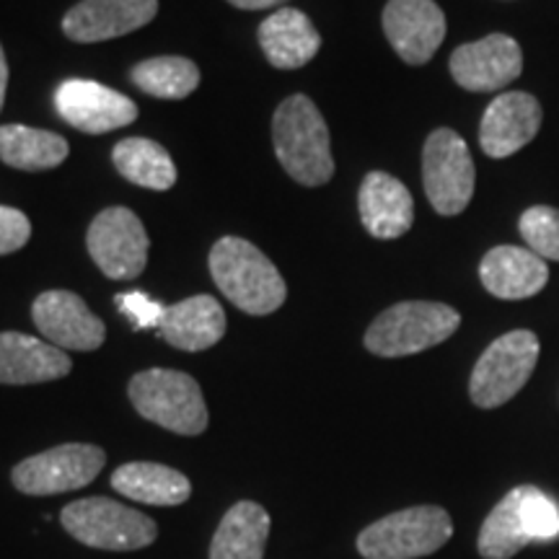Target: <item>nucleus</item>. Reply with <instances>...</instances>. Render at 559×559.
Masks as SVG:
<instances>
[{
    "instance_id": "8",
    "label": "nucleus",
    "mask_w": 559,
    "mask_h": 559,
    "mask_svg": "<svg viewBox=\"0 0 559 559\" xmlns=\"http://www.w3.org/2000/svg\"><path fill=\"white\" fill-rule=\"evenodd\" d=\"M539 353V337L528 330H513L495 340L472 370V402L481 409L508 404L528 383Z\"/></svg>"
},
{
    "instance_id": "15",
    "label": "nucleus",
    "mask_w": 559,
    "mask_h": 559,
    "mask_svg": "<svg viewBox=\"0 0 559 559\" xmlns=\"http://www.w3.org/2000/svg\"><path fill=\"white\" fill-rule=\"evenodd\" d=\"M32 317L50 345L75 353H91L107 340V326L70 290H47L34 300Z\"/></svg>"
},
{
    "instance_id": "5",
    "label": "nucleus",
    "mask_w": 559,
    "mask_h": 559,
    "mask_svg": "<svg viewBox=\"0 0 559 559\" xmlns=\"http://www.w3.org/2000/svg\"><path fill=\"white\" fill-rule=\"evenodd\" d=\"M140 417L179 436H200L207 428V407L200 383L181 370L151 368L132 376L128 386Z\"/></svg>"
},
{
    "instance_id": "20",
    "label": "nucleus",
    "mask_w": 559,
    "mask_h": 559,
    "mask_svg": "<svg viewBox=\"0 0 559 559\" xmlns=\"http://www.w3.org/2000/svg\"><path fill=\"white\" fill-rule=\"evenodd\" d=\"M73 368L66 349L21 332H0V383L29 386L66 379Z\"/></svg>"
},
{
    "instance_id": "28",
    "label": "nucleus",
    "mask_w": 559,
    "mask_h": 559,
    "mask_svg": "<svg viewBox=\"0 0 559 559\" xmlns=\"http://www.w3.org/2000/svg\"><path fill=\"white\" fill-rule=\"evenodd\" d=\"M519 230L526 247L542 260L559 262V207L534 205L521 215Z\"/></svg>"
},
{
    "instance_id": "32",
    "label": "nucleus",
    "mask_w": 559,
    "mask_h": 559,
    "mask_svg": "<svg viewBox=\"0 0 559 559\" xmlns=\"http://www.w3.org/2000/svg\"><path fill=\"white\" fill-rule=\"evenodd\" d=\"M5 88H9V62H5L3 45H0V109H3L5 102Z\"/></svg>"
},
{
    "instance_id": "23",
    "label": "nucleus",
    "mask_w": 559,
    "mask_h": 559,
    "mask_svg": "<svg viewBox=\"0 0 559 559\" xmlns=\"http://www.w3.org/2000/svg\"><path fill=\"white\" fill-rule=\"evenodd\" d=\"M111 487L143 506L174 508L190 500L192 485L185 474L153 461H130L111 474Z\"/></svg>"
},
{
    "instance_id": "17",
    "label": "nucleus",
    "mask_w": 559,
    "mask_h": 559,
    "mask_svg": "<svg viewBox=\"0 0 559 559\" xmlns=\"http://www.w3.org/2000/svg\"><path fill=\"white\" fill-rule=\"evenodd\" d=\"M158 13V0H81L62 19L73 41H107L143 29Z\"/></svg>"
},
{
    "instance_id": "22",
    "label": "nucleus",
    "mask_w": 559,
    "mask_h": 559,
    "mask_svg": "<svg viewBox=\"0 0 559 559\" xmlns=\"http://www.w3.org/2000/svg\"><path fill=\"white\" fill-rule=\"evenodd\" d=\"M260 45L272 66L296 70L309 66L321 50V34L298 9H280L262 21Z\"/></svg>"
},
{
    "instance_id": "3",
    "label": "nucleus",
    "mask_w": 559,
    "mask_h": 559,
    "mask_svg": "<svg viewBox=\"0 0 559 559\" xmlns=\"http://www.w3.org/2000/svg\"><path fill=\"white\" fill-rule=\"evenodd\" d=\"M559 536V506L542 489L523 485L510 489L479 528V555L485 559H510L534 542Z\"/></svg>"
},
{
    "instance_id": "27",
    "label": "nucleus",
    "mask_w": 559,
    "mask_h": 559,
    "mask_svg": "<svg viewBox=\"0 0 559 559\" xmlns=\"http://www.w3.org/2000/svg\"><path fill=\"white\" fill-rule=\"evenodd\" d=\"M132 83L156 99H187L200 86V68L187 58H153L132 68Z\"/></svg>"
},
{
    "instance_id": "7",
    "label": "nucleus",
    "mask_w": 559,
    "mask_h": 559,
    "mask_svg": "<svg viewBox=\"0 0 559 559\" xmlns=\"http://www.w3.org/2000/svg\"><path fill=\"white\" fill-rule=\"evenodd\" d=\"M451 536L453 523L443 508L417 506L370 523L358 536V551L366 559H419L449 544Z\"/></svg>"
},
{
    "instance_id": "21",
    "label": "nucleus",
    "mask_w": 559,
    "mask_h": 559,
    "mask_svg": "<svg viewBox=\"0 0 559 559\" xmlns=\"http://www.w3.org/2000/svg\"><path fill=\"white\" fill-rule=\"evenodd\" d=\"M158 332L171 347L200 353V349H210L223 340L226 311L213 296L185 298L179 304L166 306Z\"/></svg>"
},
{
    "instance_id": "30",
    "label": "nucleus",
    "mask_w": 559,
    "mask_h": 559,
    "mask_svg": "<svg viewBox=\"0 0 559 559\" xmlns=\"http://www.w3.org/2000/svg\"><path fill=\"white\" fill-rule=\"evenodd\" d=\"M32 223L16 207L0 205V257L13 254L29 241Z\"/></svg>"
},
{
    "instance_id": "13",
    "label": "nucleus",
    "mask_w": 559,
    "mask_h": 559,
    "mask_svg": "<svg viewBox=\"0 0 559 559\" xmlns=\"http://www.w3.org/2000/svg\"><path fill=\"white\" fill-rule=\"evenodd\" d=\"M55 107L70 128L86 132V135L120 130L124 124L135 122L138 117V107L120 91L81 79L60 83L55 91Z\"/></svg>"
},
{
    "instance_id": "1",
    "label": "nucleus",
    "mask_w": 559,
    "mask_h": 559,
    "mask_svg": "<svg viewBox=\"0 0 559 559\" xmlns=\"http://www.w3.org/2000/svg\"><path fill=\"white\" fill-rule=\"evenodd\" d=\"M277 160L298 185L321 187L334 177L330 128L317 104L298 94L280 104L272 120Z\"/></svg>"
},
{
    "instance_id": "11",
    "label": "nucleus",
    "mask_w": 559,
    "mask_h": 559,
    "mask_svg": "<svg viewBox=\"0 0 559 559\" xmlns=\"http://www.w3.org/2000/svg\"><path fill=\"white\" fill-rule=\"evenodd\" d=\"M88 254L111 280H132L148 262V234L128 207H107L91 223Z\"/></svg>"
},
{
    "instance_id": "4",
    "label": "nucleus",
    "mask_w": 559,
    "mask_h": 559,
    "mask_svg": "<svg viewBox=\"0 0 559 559\" xmlns=\"http://www.w3.org/2000/svg\"><path fill=\"white\" fill-rule=\"evenodd\" d=\"M461 326V313L436 300H404L376 317L366 347L379 358H404L440 345Z\"/></svg>"
},
{
    "instance_id": "10",
    "label": "nucleus",
    "mask_w": 559,
    "mask_h": 559,
    "mask_svg": "<svg viewBox=\"0 0 559 559\" xmlns=\"http://www.w3.org/2000/svg\"><path fill=\"white\" fill-rule=\"evenodd\" d=\"M104 464H107V453L99 445L66 443L24 459L13 466L11 479L19 492L45 498V495L73 492L91 485L99 477Z\"/></svg>"
},
{
    "instance_id": "2",
    "label": "nucleus",
    "mask_w": 559,
    "mask_h": 559,
    "mask_svg": "<svg viewBox=\"0 0 559 559\" xmlns=\"http://www.w3.org/2000/svg\"><path fill=\"white\" fill-rule=\"evenodd\" d=\"M210 275L236 309L267 317L288 298L285 280L254 243L226 236L210 251Z\"/></svg>"
},
{
    "instance_id": "26",
    "label": "nucleus",
    "mask_w": 559,
    "mask_h": 559,
    "mask_svg": "<svg viewBox=\"0 0 559 559\" xmlns=\"http://www.w3.org/2000/svg\"><path fill=\"white\" fill-rule=\"evenodd\" d=\"M115 166L124 179L132 185L145 187V190H171L174 181H177V169H174V160L166 153L164 145L153 143L148 138H128L122 143H117L115 153Z\"/></svg>"
},
{
    "instance_id": "9",
    "label": "nucleus",
    "mask_w": 559,
    "mask_h": 559,
    "mask_svg": "<svg viewBox=\"0 0 559 559\" xmlns=\"http://www.w3.org/2000/svg\"><path fill=\"white\" fill-rule=\"evenodd\" d=\"M423 185L440 215H459L469 207L477 169L466 140L449 128L430 132L423 148Z\"/></svg>"
},
{
    "instance_id": "12",
    "label": "nucleus",
    "mask_w": 559,
    "mask_h": 559,
    "mask_svg": "<svg viewBox=\"0 0 559 559\" xmlns=\"http://www.w3.org/2000/svg\"><path fill=\"white\" fill-rule=\"evenodd\" d=\"M449 68L461 88L474 94H495L523 73V52L513 37L495 32L485 39L456 47Z\"/></svg>"
},
{
    "instance_id": "29",
    "label": "nucleus",
    "mask_w": 559,
    "mask_h": 559,
    "mask_svg": "<svg viewBox=\"0 0 559 559\" xmlns=\"http://www.w3.org/2000/svg\"><path fill=\"white\" fill-rule=\"evenodd\" d=\"M115 304L135 330H158L166 313V306H160L158 300H153L151 296H145V293L140 290L120 293V296L115 298Z\"/></svg>"
},
{
    "instance_id": "24",
    "label": "nucleus",
    "mask_w": 559,
    "mask_h": 559,
    "mask_svg": "<svg viewBox=\"0 0 559 559\" xmlns=\"http://www.w3.org/2000/svg\"><path fill=\"white\" fill-rule=\"evenodd\" d=\"M270 536V513L260 502L241 500L223 515L210 559H264V547Z\"/></svg>"
},
{
    "instance_id": "19",
    "label": "nucleus",
    "mask_w": 559,
    "mask_h": 559,
    "mask_svg": "<svg viewBox=\"0 0 559 559\" xmlns=\"http://www.w3.org/2000/svg\"><path fill=\"white\" fill-rule=\"evenodd\" d=\"M362 226L373 239H400L415 221V200L400 179L386 171H370L358 192Z\"/></svg>"
},
{
    "instance_id": "16",
    "label": "nucleus",
    "mask_w": 559,
    "mask_h": 559,
    "mask_svg": "<svg viewBox=\"0 0 559 559\" xmlns=\"http://www.w3.org/2000/svg\"><path fill=\"white\" fill-rule=\"evenodd\" d=\"M383 32L407 66H425L445 39V13L436 0H389Z\"/></svg>"
},
{
    "instance_id": "14",
    "label": "nucleus",
    "mask_w": 559,
    "mask_h": 559,
    "mask_svg": "<svg viewBox=\"0 0 559 559\" xmlns=\"http://www.w3.org/2000/svg\"><path fill=\"white\" fill-rule=\"evenodd\" d=\"M544 111L526 91H506L495 96L479 124V145L489 158H510L539 135Z\"/></svg>"
},
{
    "instance_id": "18",
    "label": "nucleus",
    "mask_w": 559,
    "mask_h": 559,
    "mask_svg": "<svg viewBox=\"0 0 559 559\" xmlns=\"http://www.w3.org/2000/svg\"><path fill=\"white\" fill-rule=\"evenodd\" d=\"M479 280L489 296L500 300H526L547 288L549 267L528 247H495L479 262Z\"/></svg>"
},
{
    "instance_id": "6",
    "label": "nucleus",
    "mask_w": 559,
    "mask_h": 559,
    "mask_svg": "<svg viewBox=\"0 0 559 559\" xmlns=\"http://www.w3.org/2000/svg\"><path fill=\"white\" fill-rule=\"evenodd\" d=\"M62 528L75 542L104 551H135L158 539V526L135 508L109 498H83L60 513Z\"/></svg>"
},
{
    "instance_id": "25",
    "label": "nucleus",
    "mask_w": 559,
    "mask_h": 559,
    "mask_svg": "<svg viewBox=\"0 0 559 559\" xmlns=\"http://www.w3.org/2000/svg\"><path fill=\"white\" fill-rule=\"evenodd\" d=\"M66 138L50 130L26 128V124H3L0 128V158L21 171H45L60 166L68 158Z\"/></svg>"
},
{
    "instance_id": "31",
    "label": "nucleus",
    "mask_w": 559,
    "mask_h": 559,
    "mask_svg": "<svg viewBox=\"0 0 559 559\" xmlns=\"http://www.w3.org/2000/svg\"><path fill=\"white\" fill-rule=\"evenodd\" d=\"M228 3L241 11H264V9H277V5H283L285 0H228Z\"/></svg>"
}]
</instances>
